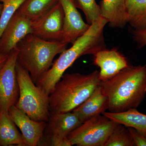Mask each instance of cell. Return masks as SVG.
I'll return each instance as SVG.
<instances>
[{
    "label": "cell",
    "mask_w": 146,
    "mask_h": 146,
    "mask_svg": "<svg viewBox=\"0 0 146 146\" xmlns=\"http://www.w3.org/2000/svg\"><path fill=\"white\" fill-rule=\"evenodd\" d=\"M107 24L106 20L101 17L90 25L87 31L78 38L70 48L60 54L49 70L37 82L36 86L50 95L66 70L76 60L82 56L94 55L106 49L104 31Z\"/></svg>",
    "instance_id": "1"
},
{
    "label": "cell",
    "mask_w": 146,
    "mask_h": 146,
    "mask_svg": "<svg viewBox=\"0 0 146 146\" xmlns=\"http://www.w3.org/2000/svg\"><path fill=\"white\" fill-rule=\"evenodd\" d=\"M101 85L107 96L109 112L137 108L146 95V66H129Z\"/></svg>",
    "instance_id": "2"
},
{
    "label": "cell",
    "mask_w": 146,
    "mask_h": 146,
    "mask_svg": "<svg viewBox=\"0 0 146 146\" xmlns=\"http://www.w3.org/2000/svg\"><path fill=\"white\" fill-rule=\"evenodd\" d=\"M101 82L97 70L86 75L64 73L49 95L50 112H72L90 96Z\"/></svg>",
    "instance_id": "3"
},
{
    "label": "cell",
    "mask_w": 146,
    "mask_h": 146,
    "mask_svg": "<svg viewBox=\"0 0 146 146\" xmlns=\"http://www.w3.org/2000/svg\"><path fill=\"white\" fill-rule=\"evenodd\" d=\"M68 45L61 41L44 40L32 33L28 35L16 46L17 63L28 72L36 84L51 67L56 56L66 50Z\"/></svg>",
    "instance_id": "4"
},
{
    "label": "cell",
    "mask_w": 146,
    "mask_h": 146,
    "mask_svg": "<svg viewBox=\"0 0 146 146\" xmlns=\"http://www.w3.org/2000/svg\"><path fill=\"white\" fill-rule=\"evenodd\" d=\"M19 96L15 106L33 120L47 122L50 115L49 95L33 82L28 72L16 63Z\"/></svg>",
    "instance_id": "5"
},
{
    "label": "cell",
    "mask_w": 146,
    "mask_h": 146,
    "mask_svg": "<svg viewBox=\"0 0 146 146\" xmlns=\"http://www.w3.org/2000/svg\"><path fill=\"white\" fill-rule=\"evenodd\" d=\"M118 124L104 115H98L82 123L68 138L72 146H104Z\"/></svg>",
    "instance_id": "6"
},
{
    "label": "cell",
    "mask_w": 146,
    "mask_h": 146,
    "mask_svg": "<svg viewBox=\"0 0 146 146\" xmlns=\"http://www.w3.org/2000/svg\"><path fill=\"white\" fill-rule=\"evenodd\" d=\"M82 123L75 113L50 112L39 145L72 146L69 134Z\"/></svg>",
    "instance_id": "7"
},
{
    "label": "cell",
    "mask_w": 146,
    "mask_h": 146,
    "mask_svg": "<svg viewBox=\"0 0 146 146\" xmlns=\"http://www.w3.org/2000/svg\"><path fill=\"white\" fill-rule=\"evenodd\" d=\"M18 50L16 47L9 54L5 64L0 69V112H8L19 96L16 67Z\"/></svg>",
    "instance_id": "8"
},
{
    "label": "cell",
    "mask_w": 146,
    "mask_h": 146,
    "mask_svg": "<svg viewBox=\"0 0 146 146\" xmlns=\"http://www.w3.org/2000/svg\"><path fill=\"white\" fill-rule=\"evenodd\" d=\"M64 13L60 2L49 11L32 21V34L44 40L62 42Z\"/></svg>",
    "instance_id": "9"
},
{
    "label": "cell",
    "mask_w": 146,
    "mask_h": 146,
    "mask_svg": "<svg viewBox=\"0 0 146 146\" xmlns=\"http://www.w3.org/2000/svg\"><path fill=\"white\" fill-rule=\"evenodd\" d=\"M32 21L18 10L0 37V54L8 55L28 35L31 34Z\"/></svg>",
    "instance_id": "10"
},
{
    "label": "cell",
    "mask_w": 146,
    "mask_h": 146,
    "mask_svg": "<svg viewBox=\"0 0 146 146\" xmlns=\"http://www.w3.org/2000/svg\"><path fill=\"white\" fill-rule=\"evenodd\" d=\"M94 63L100 69L101 82L109 80L129 66L126 58L117 49L102 50L93 55Z\"/></svg>",
    "instance_id": "11"
},
{
    "label": "cell",
    "mask_w": 146,
    "mask_h": 146,
    "mask_svg": "<svg viewBox=\"0 0 146 146\" xmlns=\"http://www.w3.org/2000/svg\"><path fill=\"white\" fill-rule=\"evenodd\" d=\"M8 114L21 131L27 145H39L47 123L33 120L15 105L9 108Z\"/></svg>",
    "instance_id": "12"
},
{
    "label": "cell",
    "mask_w": 146,
    "mask_h": 146,
    "mask_svg": "<svg viewBox=\"0 0 146 146\" xmlns=\"http://www.w3.org/2000/svg\"><path fill=\"white\" fill-rule=\"evenodd\" d=\"M64 11V25L62 42L72 44L78 38L83 35L90 25L84 21L77 8L71 0H59Z\"/></svg>",
    "instance_id": "13"
},
{
    "label": "cell",
    "mask_w": 146,
    "mask_h": 146,
    "mask_svg": "<svg viewBox=\"0 0 146 146\" xmlns=\"http://www.w3.org/2000/svg\"><path fill=\"white\" fill-rule=\"evenodd\" d=\"M108 99L100 84L90 96L73 110L82 123L91 118L102 115L108 109Z\"/></svg>",
    "instance_id": "14"
},
{
    "label": "cell",
    "mask_w": 146,
    "mask_h": 146,
    "mask_svg": "<svg viewBox=\"0 0 146 146\" xmlns=\"http://www.w3.org/2000/svg\"><path fill=\"white\" fill-rule=\"evenodd\" d=\"M126 0H102L99 4L101 17L110 27L123 28L127 24Z\"/></svg>",
    "instance_id": "15"
},
{
    "label": "cell",
    "mask_w": 146,
    "mask_h": 146,
    "mask_svg": "<svg viewBox=\"0 0 146 146\" xmlns=\"http://www.w3.org/2000/svg\"><path fill=\"white\" fill-rule=\"evenodd\" d=\"M27 146L8 112H0V146Z\"/></svg>",
    "instance_id": "16"
},
{
    "label": "cell",
    "mask_w": 146,
    "mask_h": 146,
    "mask_svg": "<svg viewBox=\"0 0 146 146\" xmlns=\"http://www.w3.org/2000/svg\"><path fill=\"white\" fill-rule=\"evenodd\" d=\"M102 115L115 122L127 127L133 128L146 135V115L139 112L136 108L117 113L105 111Z\"/></svg>",
    "instance_id": "17"
},
{
    "label": "cell",
    "mask_w": 146,
    "mask_h": 146,
    "mask_svg": "<svg viewBox=\"0 0 146 146\" xmlns=\"http://www.w3.org/2000/svg\"><path fill=\"white\" fill-rule=\"evenodd\" d=\"M127 23L133 30H146V0H126Z\"/></svg>",
    "instance_id": "18"
},
{
    "label": "cell",
    "mask_w": 146,
    "mask_h": 146,
    "mask_svg": "<svg viewBox=\"0 0 146 146\" xmlns=\"http://www.w3.org/2000/svg\"><path fill=\"white\" fill-rule=\"evenodd\" d=\"M59 3V0H26L18 10L33 21L44 16Z\"/></svg>",
    "instance_id": "19"
},
{
    "label": "cell",
    "mask_w": 146,
    "mask_h": 146,
    "mask_svg": "<svg viewBox=\"0 0 146 146\" xmlns=\"http://www.w3.org/2000/svg\"><path fill=\"white\" fill-rule=\"evenodd\" d=\"M73 4L77 9L82 11L89 25L97 21L101 17L99 5L96 0H71Z\"/></svg>",
    "instance_id": "20"
},
{
    "label": "cell",
    "mask_w": 146,
    "mask_h": 146,
    "mask_svg": "<svg viewBox=\"0 0 146 146\" xmlns=\"http://www.w3.org/2000/svg\"><path fill=\"white\" fill-rule=\"evenodd\" d=\"M104 146H134L127 127L119 124Z\"/></svg>",
    "instance_id": "21"
},
{
    "label": "cell",
    "mask_w": 146,
    "mask_h": 146,
    "mask_svg": "<svg viewBox=\"0 0 146 146\" xmlns=\"http://www.w3.org/2000/svg\"><path fill=\"white\" fill-rule=\"evenodd\" d=\"M26 0H0L3 9L0 17V37L9 22Z\"/></svg>",
    "instance_id": "22"
},
{
    "label": "cell",
    "mask_w": 146,
    "mask_h": 146,
    "mask_svg": "<svg viewBox=\"0 0 146 146\" xmlns=\"http://www.w3.org/2000/svg\"><path fill=\"white\" fill-rule=\"evenodd\" d=\"M133 140L134 146H146V135L140 133L135 129L127 127Z\"/></svg>",
    "instance_id": "23"
},
{
    "label": "cell",
    "mask_w": 146,
    "mask_h": 146,
    "mask_svg": "<svg viewBox=\"0 0 146 146\" xmlns=\"http://www.w3.org/2000/svg\"><path fill=\"white\" fill-rule=\"evenodd\" d=\"M133 40L137 43L138 48L146 46V30L136 31L133 30L131 32ZM146 66V64H145Z\"/></svg>",
    "instance_id": "24"
},
{
    "label": "cell",
    "mask_w": 146,
    "mask_h": 146,
    "mask_svg": "<svg viewBox=\"0 0 146 146\" xmlns=\"http://www.w3.org/2000/svg\"><path fill=\"white\" fill-rule=\"evenodd\" d=\"M8 55L0 54V69L5 64L8 57Z\"/></svg>",
    "instance_id": "25"
},
{
    "label": "cell",
    "mask_w": 146,
    "mask_h": 146,
    "mask_svg": "<svg viewBox=\"0 0 146 146\" xmlns=\"http://www.w3.org/2000/svg\"><path fill=\"white\" fill-rule=\"evenodd\" d=\"M3 9V4L0 2V17H1V15Z\"/></svg>",
    "instance_id": "26"
}]
</instances>
